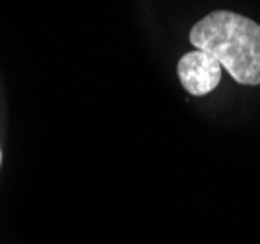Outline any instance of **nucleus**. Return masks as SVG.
<instances>
[{"label": "nucleus", "mask_w": 260, "mask_h": 244, "mask_svg": "<svg viewBox=\"0 0 260 244\" xmlns=\"http://www.w3.org/2000/svg\"><path fill=\"white\" fill-rule=\"evenodd\" d=\"M190 45L214 56L241 85H260V23L229 10L196 21Z\"/></svg>", "instance_id": "nucleus-1"}, {"label": "nucleus", "mask_w": 260, "mask_h": 244, "mask_svg": "<svg viewBox=\"0 0 260 244\" xmlns=\"http://www.w3.org/2000/svg\"><path fill=\"white\" fill-rule=\"evenodd\" d=\"M221 64L200 49L183 54L177 64V74L181 84L194 97L212 93L221 82Z\"/></svg>", "instance_id": "nucleus-2"}, {"label": "nucleus", "mask_w": 260, "mask_h": 244, "mask_svg": "<svg viewBox=\"0 0 260 244\" xmlns=\"http://www.w3.org/2000/svg\"><path fill=\"white\" fill-rule=\"evenodd\" d=\"M0 161H2V153H0Z\"/></svg>", "instance_id": "nucleus-3"}]
</instances>
